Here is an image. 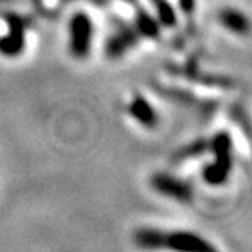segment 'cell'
I'll return each instance as SVG.
<instances>
[{
    "label": "cell",
    "mask_w": 252,
    "mask_h": 252,
    "mask_svg": "<svg viewBox=\"0 0 252 252\" xmlns=\"http://www.w3.org/2000/svg\"><path fill=\"white\" fill-rule=\"evenodd\" d=\"M154 90L159 95H162L164 98H169L172 102L182 103L185 107H190L196 110L200 115H211L218 107V103L213 102V100H203V98H196L193 94L187 92V90L177 89V87H165V85H159L154 84L153 85Z\"/></svg>",
    "instance_id": "cell-6"
},
{
    "label": "cell",
    "mask_w": 252,
    "mask_h": 252,
    "mask_svg": "<svg viewBox=\"0 0 252 252\" xmlns=\"http://www.w3.org/2000/svg\"><path fill=\"white\" fill-rule=\"evenodd\" d=\"M164 248L184 252H215L216 248L198 234L189 231H175V233H164Z\"/></svg>",
    "instance_id": "cell-7"
},
{
    "label": "cell",
    "mask_w": 252,
    "mask_h": 252,
    "mask_svg": "<svg viewBox=\"0 0 252 252\" xmlns=\"http://www.w3.org/2000/svg\"><path fill=\"white\" fill-rule=\"evenodd\" d=\"M151 3L154 5V10L158 13V22L167 28H172L177 25V15L172 5L169 3V0H151Z\"/></svg>",
    "instance_id": "cell-14"
},
{
    "label": "cell",
    "mask_w": 252,
    "mask_h": 252,
    "mask_svg": "<svg viewBox=\"0 0 252 252\" xmlns=\"http://www.w3.org/2000/svg\"><path fill=\"white\" fill-rule=\"evenodd\" d=\"M126 3H129L131 7H134V8H138L139 7V0H125Z\"/></svg>",
    "instance_id": "cell-17"
},
{
    "label": "cell",
    "mask_w": 252,
    "mask_h": 252,
    "mask_svg": "<svg viewBox=\"0 0 252 252\" xmlns=\"http://www.w3.org/2000/svg\"><path fill=\"white\" fill-rule=\"evenodd\" d=\"M210 151L215 154V162L203 169V179L210 185H221L228 180L233 167V139L229 133H216L210 139Z\"/></svg>",
    "instance_id": "cell-1"
},
{
    "label": "cell",
    "mask_w": 252,
    "mask_h": 252,
    "mask_svg": "<svg viewBox=\"0 0 252 252\" xmlns=\"http://www.w3.org/2000/svg\"><path fill=\"white\" fill-rule=\"evenodd\" d=\"M180 3V8L185 15H191L195 10V0H179Z\"/></svg>",
    "instance_id": "cell-15"
},
{
    "label": "cell",
    "mask_w": 252,
    "mask_h": 252,
    "mask_svg": "<svg viewBox=\"0 0 252 252\" xmlns=\"http://www.w3.org/2000/svg\"><path fill=\"white\" fill-rule=\"evenodd\" d=\"M138 41H139V33L136 32V28L122 23L117 28V32H115L112 36L107 38V43H105V54H107L108 59H118L125 56L133 46H136Z\"/></svg>",
    "instance_id": "cell-8"
},
{
    "label": "cell",
    "mask_w": 252,
    "mask_h": 252,
    "mask_svg": "<svg viewBox=\"0 0 252 252\" xmlns=\"http://www.w3.org/2000/svg\"><path fill=\"white\" fill-rule=\"evenodd\" d=\"M134 28H136V32L139 33V36H144V38L156 39V38H159V34H160L159 22L151 17L148 10H144L141 5L136 8Z\"/></svg>",
    "instance_id": "cell-10"
},
{
    "label": "cell",
    "mask_w": 252,
    "mask_h": 252,
    "mask_svg": "<svg viewBox=\"0 0 252 252\" xmlns=\"http://www.w3.org/2000/svg\"><path fill=\"white\" fill-rule=\"evenodd\" d=\"M220 22L223 23L229 32L236 34H246L249 32V20L244 13L238 12L234 8H224L220 12Z\"/></svg>",
    "instance_id": "cell-11"
},
{
    "label": "cell",
    "mask_w": 252,
    "mask_h": 252,
    "mask_svg": "<svg viewBox=\"0 0 252 252\" xmlns=\"http://www.w3.org/2000/svg\"><path fill=\"white\" fill-rule=\"evenodd\" d=\"M164 233L154 228H143L134 233V243L144 249H160L164 248Z\"/></svg>",
    "instance_id": "cell-13"
},
{
    "label": "cell",
    "mask_w": 252,
    "mask_h": 252,
    "mask_svg": "<svg viewBox=\"0 0 252 252\" xmlns=\"http://www.w3.org/2000/svg\"><path fill=\"white\" fill-rule=\"evenodd\" d=\"M151 185L158 193L169 196L180 201V203H190L193 198V189L190 182H185L182 179L172 177L169 174H156L151 179Z\"/></svg>",
    "instance_id": "cell-5"
},
{
    "label": "cell",
    "mask_w": 252,
    "mask_h": 252,
    "mask_svg": "<svg viewBox=\"0 0 252 252\" xmlns=\"http://www.w3.org/2000/svg\"><path fill=\"white\" fill-rule=\"evenodd\" d=\"M165 70L177 77L191 80L195 84L206 85V87H216V89H233L234 80L226 77V75L220 74H208L205 70H201L196 58L189 59L187 63L179 65V64H165Z\"/></svg>",
    "instance_id": "cell-2"
},
{
    "label": "cell",
    "mask_w": 252,
    "mask_h": 252,
    "mask_svg": "<svg viewBox=\"0 0 252 252\" xmlns=\"http://www.w3.org/2000/svg\"><path fill=\"white\" fill-rule=\"evenodd\" d=\"M69 51L74 58L85 59L92 48L94 23L87 13L77 12L69 22Z\"/></svg>",
    "instance_id": "cell-4"
},
{
    "label": "cell",
    "mask_w": 252,
    "mask_h": 252,
    "mask_svg": "<svg viewBox=\"0 0 252 252\" xmlns=\"http://www.w3.org/2000/svg\"><path fill=\"white\" fill-rule=\"evenodd\" d=\"M3 20L8 27L7 34L0 36V54L7 58H15L23 51L27 43V30L32 20L25 15L5 13Z\"/></svg>",
    "instance_id": "cell-3"
},
{
    "label": "cell",
    "mask_w": 252,
    "mask_h": 252,
    "mask_svg": "<svg viewBox=\"0 0 252 252\" xmlns=\"http://www.w3.org/2000/svg\"><path fill=\"white\" fill-rule=\"evenodd\" d=\"M210 151V139H195L191 143L182 146L180 149H177L175 153L172 154V162L179 164V162H184V160H189V159H193V158H198V156H203L205 153Z\"/></svg>",
    "instance_id": "cell-12"
},
{
    "label": "cell",
    "mask_w": 252,
    "mask_h": 252,
    "mask_svg": "<svg viewBox=\"0 0 252 252\" xmlns=\"http://www.w3.org/2000/svg\"><path fill=\"white\" fill-rule=\"evenodd\" d=\"M61 2H70V0H61ZM87 2L90 3H94V5H97V7H105V5H108L110 3V0H87Z\"/></svg>",
    "instance_id": "cell-16"
},
{
    "label": "cell",
    "mask_w": 252,
    "mask_h": 252,
    "mask_svg": "<svg viewBox=\"0 0 252 252\" xmlns=\"http://www.w3.org/2000/svg\"><path fill=\"white\" fill-rule=\"evenodd\" d=\"M128 112L144 128H154L158 125V113L143 95H134L128 107Z\"/></svg>",
    "instance_id": "cell-9"
}]
</instances>
